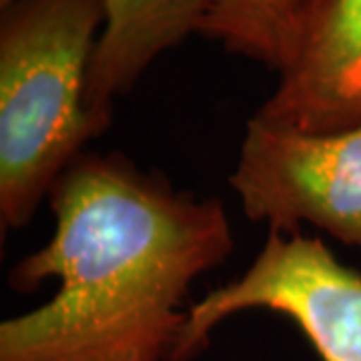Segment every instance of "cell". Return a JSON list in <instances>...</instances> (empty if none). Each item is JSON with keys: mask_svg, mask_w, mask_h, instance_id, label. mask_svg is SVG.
Returning <instances> with one entry per match:
<instances>
[{"mask_svg": "<svg viewBox=\"0 0 361 361\" xmlns=\"http://www.w3.org/2000/svg\"><path fill=\"white\" fill-rule=\"evenodd\" d=\"M104 8L85 99L97 135L109 127L116 97L129 92L157 56L201 32L209 0H104Z\"/></svg>", "mask_w": 361, "mask_h": 361, "instance_id": "cell-6", "label": "cell"}, {"mask_svg": "<svg viewBox=\"0 0 361 361\" xmlns=\"http://www.w3.org/2000/svg\"><path fill=\"white\" fill-rule=\"evenodd\" d=\"M299 0H209L199 35L281 71L295 35Z\"/></svg>", "mask_w": 361, "mask_h": 361, "instance_id": "cell-7", "label": "cell"}, {"mask_svg": "<svg viewBox=\"0 0 361 361\" xmlns=\"http://www.w3.org/2000/svg\"><path fill=\"white\" fill-rule=\"evenodd\" d=\"M54 235L8 283L59 279L51 301L0 325V361H173L199 275L233 233L219 199L180 193L121 155L82 153L51 191Z\"/></svg>", "mask_w": 361, "mask_h": 361, "instance_id": "cell-1", "label": "cell"}, {"mask_svg": "<svg viewBox=\"0 0 361 361\" xmlns=\"http://www.w3.org/2000/svg\"><path fill=\"white\" fill-rule=\"evenodd\" d=\"M231 187L249 219L269 231L313 223L361 249V123L339 133H305L249 118Z\"/></svg>", "mask_w": 361, "mask_h": 361, "instance_id": "cell-4", "label": "cell"}, {"mask_svg": "<svg viewBox=\"0 0 361 361\" xmlns=\"http://www.w3.org/2000/svg\"><path fill=\"white\" fill-rule=\"evenodd\" d=\"M249 310L289 317L323 361H361V273L345 267L319 237L269 231L239 279L187 311L173 361L191 360L223 319Z\"/></svg>", "mask_w": 361, "mask_h": 361, "instance_id": "cell-3", "label": "cell"}, {"mask_svg": "<svg viewBox=\"0 0 361 361\" xmlns=\"http://www.w3.org/2000/svg\"><path fill=\"white\" fill-rule=\"evenodd\" d=\"M104 0H16L0 18V219L20 229L99 137L87 82Z\"/></svg>", "mask_w": 361, "mask_h": 361, "instance_id": "cell-2", "label": "cell"}, {"mask_svg": "<svg viewBox=\"0 0 361 361\" xmlns=\"http://www.w3.org/2000/svg\"><path fill=\"white\" fill-rule=\"evenodd\" d=\"M14 2H16V0H0V8L4 11V8H8L11 4H14Z\"/></svg>", "mask_w": 361, "mask_h": 361, "instance_id": "cell-8", "label": "cell"}, {"mask_svg": "<svg viewBox=\"0 0 361 361\" xmlns=\"http://www.w3.org/2000/svg\"><path fill=\"white\" fill-rule=\"evenodd\" d=\"M255 118L305 133L361 123V0H299L289 59Z\"/></svg>", "mask_w": 361, "mask_h": 361, "instance_id": "cell-5", "label": "cell"}]
</instances>
